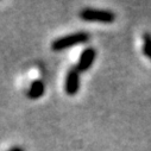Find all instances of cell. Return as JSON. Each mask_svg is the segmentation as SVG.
I'll return each mask as SVG.
<instances>
[{
    "label": "cell",
    "instance_id": "obj_2",
    "mask_svg": "<svg viewBox=\"0 0 151 151\" xmlns=\"http://www.w3.org/2000/svg\"><path fill=\"white\" fill-rule=\"evenodd\" d=\"M80 18L85 22L91 23H102L111 24L116 20V14L107 10H95V9H83L79 13Z\"/></svg>",
    "mask_w": 151,
    "mask_h": 151
},
{
    "label": "cell",
    "instance_id": "obj_4",
    "mask_svg": "<svg viewBox=\"0 0 151 151\" xmlns=\"http://www.w3.org/2000/svg\"><path fill=\"white\" fill-rule=\"evenodd\" d=\"M95 57H96V50L94 48H86L81 52L78 65H76V69L79 70V73L87 71L93 65V63L95 61Z\"/></svg>",
    "mask_w": 151,
    "mask_h": 151
},
{
    "label": "cell",
    "instance_id": "obj_7",
    "mask_svg": "<svg viewBox=\"0 0 151 151\" xmlns=\"http://www.w3.org/2000/svg\"><path fill=\"white\" fill-rule=\"evenodd\" d=\"M7 151H25L22 146H13V147H11V149H9Z\"/></svg>",
    "mask_w": 151,
    "mask_h": 151
},
{
    "label": "cell",
    "instance_id": "obj_6",
    "mask_svg": "<svg viewBox=\"0 0 151 151\" xmlns=\"http://www.w3.org/2000/svg\"><path fill=\"white\" fill-rule=\"evenodd\" d=\"M143 52L151 58V36L149 33L144 35V47H143Z\"/></svg>",
    "mask_w": 151,
    "mask_h": 151
},
{
    "label": "cell",
    "instance_id": "obj_1",
    "mask_svg": "<svg viewBox=\"0 0 151 151\" xmlns=\"http://www.w3.org/2000/svg\"><path fill=\"white\" fill-rule=\"evenodd\" d=\"M89 40V35L87 32H75L71 35H67L63 37L55 40L51 43V49L54 51H62L65 49H69L74 45L86 43Z\"/></svg>",
    "mask_w": 151,
    "mask_h": 151
},
{
    "label": "cell",
    "instance_id": "obj_3",
    "mask_svg": "<svg viewBox=\"0 0 151 151\" xmlns=\"http://www.w3.org/2000/svg\"><path fill=\"white\" fill-rule=\"evenodd\" d=\"M80 88V73L76 68H71L68 70L65 76L64 89L68 95H75Z\"/></svg>",
    "mask_w": 151,
    "mask_h": 151
},
{
    "label": "cell",
    "instance_id": "obj_5",
    "mask_svg": "<svg viewBox=\"0 0 151 151\" xmlns=\"http://www.w3.org/2000/svg\"><path fill=\"white\" fill-rule=\"evenodd\" d=\"M44 94V83L41 80H36L31 83L30 89L27 92V98L36 100V99H40L42 95Z\"/></svg>",
    "mask_w": 151,
    "mask_h": 151
}]
</instances>
